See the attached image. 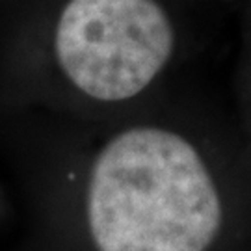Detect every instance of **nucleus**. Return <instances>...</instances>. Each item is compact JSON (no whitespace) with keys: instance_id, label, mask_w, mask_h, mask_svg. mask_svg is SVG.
I'll return each instance as SVG.
<instances>
[{"instance_id":"obj_1","label":"nucleus","mask_w":251,"mask_h":251,"mask_svg":"<svg viewBox=\"0 0 251 251\" xmlns=\"http://www.w3.org/2000/svg\"><path fill=\"white\" fill-rule=\"evenodd\" d=\"M186 0H0V67L80 100L121 106L186 47Z\"/></svg>"},{"instance_id":"obj_2","label":"nucleus","mask_w":251,"mask_h":251,"mask_svg":"<svg viewBox=\"0 0 251 251\" xmlns=\"http://www.w3.org/2000/svg\"><path fill=\"white\" fill-rule=\"evenodd\" d=\"M88 224L99 251H206L222 225V199L188 136L136 123L91 160Z\"/></svg>"}]
</instances>
